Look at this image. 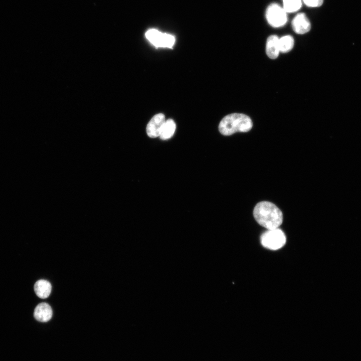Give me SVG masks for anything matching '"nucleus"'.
Masks as SVG:
<instances>
[{"mask_svg":"<svg viewBox=\"0 0 361 361\" xmlns=\"http://www.w3.org/2000/svg\"><path fill=\"white\" fill-rule=\"evenodd\" d=\"M294 40L290 35H286L279 39L280 52L287 53L293 48Z\"/></svg>","mask_w":361,"mask_h":361,"instance_id":"obj_12","label":"nucleus"},{"mask_svg":"<svg viewBox=\"0 0 361 361\" xmlns=\"http://www.w3.org/2000/svg\"><path fill=\"white\" fill-rule=\"evenodd\" d=\"M279 38L277 35H271L268 37L266 44V53L271 59L277 58L280 53Z\"/></svg>","mask_w":361,"mask_h":361,"instance_id":"obj_9","label":"nucleus"},{"mask_svg":"<svg viewBox=\"0 0 361 361\" xmlns=\"http://www.w3.org/2000/svg\"><path fill=\"white\" fill-rule=\"evenodd\" d=\"M304 4L310 8H317L322 6L323 0H302Z\"/></svg>","mask_w":361,"mask_h":361,"instance_id":"obj_14","label":"nucleus"},{"mask_svg":"<svg viewBox=\"0 0 361 361\" xmlns=\"http://www.w3.org/2000/svg\"><path fill=\"white\" fill-rule=\"evenodd\" d=\"M53 315L51 307L47 303L42 302L39 304L35 308L34 312L35 318L40 322H47L50 320Z\"/></svg>","mask_w":361,"mask_h":361,"instance_id":"obj_8","label":"nucleus"},{"mask_svg":"<svg viewBox=\"0 0 361 361\" xmlns=\"http://www.w3.org/2000/svg\"><path fill=\"white\" fill-rule=\"evenodd\" d=\"M145 37L156 48L171 49L175 43V38L173 36L162 33L156 29L148 30L145 33Z\"/></svg>","mask_w":361,"mask_h":361,"instance_id":"obj_5","label":"nucleus"},{"mask_svg":"<svg viewBox=\"0 0 361 361\" xmlns=\"http://www.w3.org/2000/svg\"><path fill=\"white\" fill-rule=\"evenodd\" d=\"M165 121V116L162 113H158L153 116L146 126L147 135L151 138L159 136Z\"/></svg>","mask_w":361,"mask_h":361,"instance_id":"obj_6","label":"nucleus"},{"mask_svg":"<svg viewBox=\"0 0 361 361\" xmlns=\"http://www.w3.org/2000/svg\"><path fill=\"white\" fill-rule=\"evenodd\" d=\"M253 126L251 119L242 113H232L225 116L219 125L220 132L226 136L237 132H246Z\"/></svg>","mask_w":361,"mask_h":361,"instance_id":"obj_2","label":"nucleus"},{"mask_svg":"<svg viewBox=\"0 0 361 361\" xmlns=\"http://www.w3.org/2000/svg\"><path fill=\"white\" fill-rule=\"evenodd\" d=\"M253 215L257 223L268 230L278 228L283 222L281 210L267 201L258 203L254 207Z\"/></svg>","mask_w":361,"mask_h":361,"instance_id":"obj_1","label":"nucleus"},{"mask_svg":"<svg viewBox=\"0 0 361 361\" xmlns=\"http://www.w3.org/2000/svg\"><path fill=\"white\" fill-rule=\"evenodd\" d=\"M283 8L287 13L297 12L302 7V0H282Z\"/></svg>","mask_w":361,"mask_h":361,"instance_id":"obj_13","label":"nucleus"},{"mask_svg":"<svg viewBox=\"0 0 361 361\" xmlns=\"http://www.w3.org/2000/svg\"><path fill=\"white\" fill-rule=\"evenodd\" d=\"M284 232L278 228L269 229L261 236V242L265 248L276 250L281 248L286 243Z\"/></svg>","mask_w":361,"mask_h":361,"instance_id":"obj_3","label":"nucleus"},{"mask_svg":"<svg viewBox=\"0 0 361 361\" xmlns=\"http://www.w3.org/2000/svg\"><path fill=\"white\" fill-rule=\"evenodd\" d=\"M34 288L36 295L42 299L47 298L52 290L51 283L48 281L43 279L37 281L35 283Z\"/></svg>","mask_w":361,"mask_h":361,"instance_id":"obj_10","label":"nucleus"},{"mask_svg":"<svg viewBox=\"0 0 361 361\" xmlns=\"http://www.w3.org/2000/svg\"><path fill=\"white\" fill-rule=\"evenodd\" d=\"M265 17L268 24L274 28L282 27L287 22V13L283 7L277 3H272L268 6Z\"/></svg>","mask_w":361,"mask_h":361,"instance_id":"obj_4","label":"nucleus"},{"mask_svg":"<svg viewBox=\"0 0 361 361\" xmlns=\"http://www.w3.org/2000/svg\"><path fill=\"white\" fill-rule=\"evenodd\" d=\"M176 128V125L172 119H169L165 121L159 136L162 140L170 138L173 135Z\"/></svg>","mask_w":361,"mask_h":361,"instance_id":"obj_11","label":"nucleus"},{"mask_svg":"<svg viewBox=\"0 0 361 361\" xmlns=\"http://www.w3.org/2000/svg\"><path fill=\"white\" fill-rule=\"evenodd\" d=\"M291 25L294 32L299 35L308 32L311 29L310 22L304 13L297 14L293 19Z\"/></svg>","mask_w":361,"mask_h":361,"instance_id":"obj_7","label":"nucleus"}]
</instances>
